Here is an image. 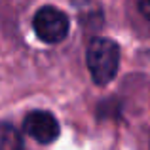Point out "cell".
Here are the masks:
<instances>
[{
  "instance_id": "cell-2",
  "label": "cell",
  "mask_w": 150,
  "mask_h": 150,
  "mask_svg": "<svg viewBox=\"0 0 150 150\" xmlns=\"http://www.w3.org/2000/svg\"><path fill=\"white\" fill-rule=\"evenodd\" d=\"M33 27L36 36L46 44H59L69 34V17L53 6H44L34 13Z\"/></svg>"
},
{
  "instance_id": "cell-1",
  "label": "cell",
  "mask_w": 150,
  "mask_h": 150,
  "mask_svg": "<svg viewBox=\"0 0 150 150\" xmlns=\"http://www.w3.org/2000/svg\"><path fill=\"white\" fill-rule=\"evenodd\" d=\"M86 63H88L89 74L93 82L105 86L116 76L120 67V48L110 38L97 36L88 44L86 51Z\"/></svg>"
},
{
  "instance_id": "cell-5",
  "label": "cell",
  "mask_w": 150,
  "mask_h": 150,
  "mask_svg": "<svg viewBox=\"0 0 150 150\" xmlns=\"http://www.w3.org/2000/svg\"><path fill=\"white\" fill-rule=\"evenodd\" d=\"M135 2H137V8H139L141 13L146 19H150V0H135Z\"/></svg>"
},
{
  "instance_id": "cell-3",
  "label": "cell",
  "mask_w": 150,
  "mask_h": 150,
  "mask_svg": "<svg viewBox=\"0 0 150 150\" xmlns=\"http://www.w3.org/2000/svg\"><path fill=\"white\" fill-rule=\"evenodd\" d=\"M23 129L40 144H50L59 137V122L48 110H33L27 114Z\"/></svg>"
},
{
  "instance_id": "cell-4",
  "label": "cell",
  "mask_w": 150,
  "mask_h": 150,
  "mask_svg": "<svg viewBox=\"0 0 150 150\" xmlns=\"http://www.w3.org/2000/svg\"><path fill=\"white\" fill-rule=\"evenodd\" d=\"M0 150H23L21 133L11 124H0Z\"/></svg>"
}]
</instances>
